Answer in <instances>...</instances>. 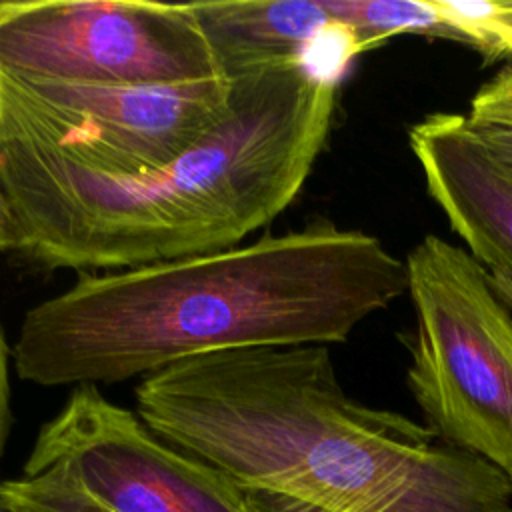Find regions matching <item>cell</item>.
Masks as SVG:
<instances>
[{
    "label": "cell",
    "instance_id": "cell-1",
    "mask_svg": "<svg viewBox=\"0 0 512 512\" xmlns=\"http://www.w3.org/2000/svg\"><path fill=\"white\" fill-rule=\"evenodd\" d=\"M408 292L380 238L318 218L178 260L82 272L22 316L12 362L38 386L118 384L214 352L346 342Z\"/></svg>",
    "mask_w": 512,
    "mask_h": 512
},
{
    "label": "cell",
    "instance_id": "cell-2",
    "mask_svg": "<svg viewBox=\"0 0 512 512\" xmlns=\"http://www.w3.org/2000/svg\"><path fill=\"white\" fill-rule=\"evenodd\" d=\"M228 78L224 118L154 170H102L0 126L16 252L44 270L112 272L226 250L276 220L324 150L338 78L302 58Z\"/></svg>",
    "mask_w": 512,
    "mask_h": 512
},
{
    "label": "cell",
    "instance_id": "cell-3",
    "mask_svg": "<svg viewBox=\"0 0 512 512\" xmlns=\"http://www.w3.org/2000/svg\"><path fill=\"white\" fill-rule=\"evenodd\" d=\"M414 308L406 384L426 426L512 484V310L464 248L426 234L406 256Z\"/></svg>",
    "mask_w": 512,
    "mask_h": 512
},
{
    "label": "cell",
    "instance_id": "cell-4",
    "mask_svg": "<svg viewBox=\"0 0 512 512\" xmlns=\"http://www.w3.org/2000/svg\"><path fill=\"white\" fill-rule=\"evenodd\" d=\"M0 72L80 86L226 78L188 2L144 0H4Z\"/></svg>",
    "mask_w": 512,
    "mask_h": 512
},
{
    "label": "cell",
    "instance_id": "cell-5",
    "mask_svg": "<svg viewBox=\"0 0 512 512\" xmlns=\"http://www.w3.org/2000/svg\"><path fill=\"white\" fill-rule=\"evenodd\" d=\"M232 80L174 86L26 82L0 72V126L110 172L178 160L228 112Z\"/></svg>",
    "mask_w": 512,
    "mask_h": 512
},
{
    "label": "cell",
    "instance_id": "cell-6",
    "mask_svg": "<svg viewBox=\"0 0 512 512\" xmlns=\"http://www.w3.org/2000/svg\"><path fill=\"white\" fill-rule=\"evenodd\" d=\"M64 466L114 512H258L234 480L158 436L98 386L72 388L42 424L22 474Z\"/></svg>",
    "mask_w": 512,
    "mask_h": 512
},
{
    "label": "cell",
    "instance_id": "cell-7",
    "mask_svg": "<svg viewBox=\"0 0 512 512\" xmlns=\"http://www.w3.org/2000/svg\"><path fill=\"white\" fill-rule=\"evenodd\" d=\"M426 190L452 232L486 268L512 272V176L466 114L434 112L408 130Z\"/></svg>",
    "mask_w": 512,
    "mask_h": 512
},
{
    "label": "cell",
    "instance_id": "cell-8",
    "mask_svg": "<svg viewBox=\"0 0 512 512\" xmlns=\"http://www.w3.org/2000/svg\"><path fill=\"white\" fill-rule=\"evenodd\" d=\"M224 76L302 58L340 22L328 0L188 2Z\"/></svg>",
    "mask_w": 512,
    "mask_h": 512
},
{
    "label": "cell",
    "instance_id": "cell-9",
    "mask_svg": "<svg viewBox=\"0 0 512 512\" xmlns=\"http://www.w3.org/2000/svg\"><path fill=\"white\" fill-rule=\"evenodd\" d=\"M328 8L350 30L358 52L376 48L394 34L454 38L428 0H328Z\"/></svg>",
    "mask_w": 512,
    "mask_h": 512
},
{
    "label": "cell",
    "instance_id": "cell-10",
    "mask_svg": "<svg viewBox=\"0 0 512 512\" xmlns=\"http://www.w3.org/2000/svg\"><path fill=\"white\" fill-rule=\"evenodd\" d=\"M14 512H114L98 502L64 466L4 482Z\"/></svg>",
    "mask_w": 512,
    "mask_h": 512
},
{
    "label": "cell",
    "instance_id": "cell-11",
    "mask_svg": "<svg viewBox=\"0 0 512 512\" xmlns=\"http://www.w3.org/2000/svg\"><path fill=\"white\" fill-rule=\"evenodd\" d=\"M466 118L472 124L512 126V64L476 90Z\"/></svg>",
    "mask_w": 512,
    "mask_h": 512
},
{
    "label": "cell",
    "instance_id": "cell-12",
    "mask_svg": "<svg viewBox=\"0 0 512 512\" xmlns=\"http://www.w3.org/2000/svg\"><path fill=\"white\" fill-rule=\"evenodd\" d=\"M10 360L12 348L0 326V460L4 456L10 430H12V406H10Z\"/></svg>",
    "mask_w": 512,
    "mask_h": 512
},
{
    "label": "cell",
    "instance_id": "cell-13",
    "mask_svg": "<svg viewBox=\"0 0 512 512\" xmlns=\"http://www.w3.org/2000/svg\"><path fill=\"white\" fill-rule=\"evenodd\" d=\"M472 128L486 146V150L492 154V158L512 176V126L472 124Z\"/></svg>",
    "mask_w": 512,
    "mask_h": 512
},
{
    "label": "cell",
    "instance_id": "cell-14",
    "mask_svg": "<svg viewBox=\"0 0 512 512\" xmlns=\"http://www.w3.org/2000/svg\"><path fill=\"white\" fill-rule=\"evenodd\" d=\"M250 496V502L258 512H330L326 508L314 506L310 502L290 498L284 494H274V492H256V490H246Z\"/></svg>",
    "mask_w": 512,
    "mask_h": 512
},
{
    "label": "cell",
    "instance_id": "cell-15",
    "mask_svg": "<svg viewBox=\"0 0 512 512\" xmlns=\"http://www.w3.org/2000/svg\"><path fill=\"white\" fill-rule=\"evenodd\" d=\"M16 246H18V236H16L14 216H12L8 198L0 186V254L16 252Z\"/></svg>",
    "mask_w": 512,
    "mask_h": 512
},
{
    "label": "cell",
    "instance_id": "cell-16",
    "mask_svg": "<svg viewBox=\"0 0 512 512\" xmlns=\"http://www.w3.org/2000/svg\"><path fill=\"white\" fill-rule=\"evenodd\" d=\"M488 272H490V280H492L494 290L506 302V306L512 310V272L502 270V268H494V270H488Z\"/></svg>",
    "mask_w": 512,
    "mask_h": 512
},
{
    "label": "cell",
    "instance_id": "cell-17",
    "mask_svg": "<svg viewBox=\"0 0 512 512\" xmlns=\"http://www.w3.org/2000/svg\"><path fill=\"white\" fill-rule=\"evenodd\" d=\"M0 512H14L8 498H6V492H4V482H0Z\"/></svg>",
    "mask_w": 512,
    "mask_h": 512
}]
</instances>
